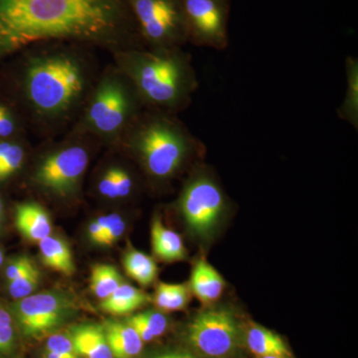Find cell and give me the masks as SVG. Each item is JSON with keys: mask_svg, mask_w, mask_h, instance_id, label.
<instances>
[{"mask_svg": "<svg viewBox=\"0 0 358 358\" xmlns=\"http://www.w3.org/2000/svg\"><path fill=\"white\" fill-rule=\"evenodd\" d=\"M114 358H136L143 352V341L128 322L107 320L103 324Z\"/></svg>", "mask_w": 358, "mask_h": 358, "instance_id": "4fadbf2b", "label": "cell"}, {"mask_svg": "<svg viewBox=\"0 0 358 358\" xmlns=\"http://www.w3.org/2000/svg\"><path fill=\"white\" fill-rule=\"evenodd\" d=\"M76 310V303L69 294L43 292L15 301L13 317L23 338L40 341L64 326Z\"/></svg>", "mask_w": 358, "mask_h": 358, "instance_id": "ba28073f", "label": "cell"}, {"mask_svg": "<svg viewBox=\"0 0 358 358\" xmlns=\"http://www.w3.org/2000/svg\"><path fill=\"white\" fill-rule=\"evenodd\" d=\"M15 343L13 315L0 305V357L10 355L15 348Z\"/></svg>", "mask_w": 358, "mask_h": 358, "instance_id": "484cf974", "label": "cell"}, {"mask_svg": "<svg viewBox=\"0 0 358 358\" xmlns=\"http://www.w3.org/2000/svg\"><path fill=\"white\" fill-rule=\"evenodd\" d=\"M14 129L13 117L9 115L8 110L0 105V136L6 138L10 136Z\"/></svg>", "mask_w": 358, "mask_h": 358, "instance_id": "836d02e7", "label": "cell"}, {"mask_svg": "<svg viewBox=\"0 0 358 358\" xmlns=\"http://www.w3.org/2000/svg\"><path fill=\"white\" fill-rule=\"evenodd\" d=\"M40 277L41 274L38 268L34 266L13 281L8 282L9 294L15 300H21L30 296L38 287Z\"/></svg>", "mask_w": 358, "mask_h": 358, "instance_id": "d4e9b609", "label": "cell"}, {"mask_svg": "<svg viewBox=\"0 0 358 358\" xmlns=\"http://www.w3.org/2000/svg\"><path fill=\"white\" fill-rule=\"evenodd\" d=\"M122 264L127 274L141 286H148L157 279V263L143 252L129 248L124 254Z\"/></svg>", "mask_w": 358, "mask_h": 358, "instance_id": "44dd1931", "label": "cell"}, {"mask_svg": "<svg viewBox=\"0 0 358 358\" xmlns=\"http://www.w3.org/2000/svg\"><path fill=\"white\" fill-rule=\"evenodd\" d=\"M15 225L18 231L33 242H40L51 234L52 224L48 213L37 203L16 206Z\"/></svg>", "mask_w": 358, "mask_h": 358, "instance_id": "5bb4252c", "label": "cell"}, {"mask_svg": "<svg viewBox=\"0 0 358 358\" xmlns=\"http://www.w3.org/2000/svg\"><path fill=\"white\" fill-rule=\"evenodd\" d=\"M86 150L78 145L65 148L48 155L35 171V182L49 192L67 196L76 190L87 166Z\"/></svg>", "mask_w": 358, "mask_h": 358, "instance_id": "8fae6325", "label": "cell"}, {"mask_svg": "<svg viewBox=\"0 0 358 358\" xmlns=\"http://www.w3.org/2000/svg\"><path fill=\"white\" fill-rule=\"evenodd\" d=\"M190 289L200 301L212 303L222 296L225 282L222 275L202 258L193 268Z\"/></svg>", "mask_w": 358, "mask_h": 358, "instance_id": "9a60e30c", "label": "cell"}, {"mask_svg": "<svg viewBox=\"0 0 358 358\" xmlns=\"http://www.w3.org/2000/svg\"><path fill=\"white\" fill-rule=\"evenodd\" d=\"M2 209H3V205H2L1 200H0V212H2Z\"/></svg>", "mask_w": 358, "mask_h": 358, "instance_id": "f35d334b", "label": "cell"}, {"mask_svg": "<svg viewBox=\"0 0 358 358\" xmlns=\"http://www.w3.org/2000/svg\"><path fill=\"white\" fill-rule=\"evenodd\" d=\"M141 103L129 80L126 83L119 78L106 79L94 96L87 119L98 133L117 134L138 119Z\"/></svg>", "mask_w": 358, "mask_h": 358, "instance_id": "9c48e42d", "label": "cell"}, {"mask_svg": "<svg viewBox=\"0 0 358 358\" xmlns=\"http://www.w3.org/2000/svg\"><path fill=\"white\" fill-rule=\"evenodd\" d=\"M42 358H62V357H59V355H56V353L48 352V350H44L43 353H42Z\"/></svg>", "mask_w": 358, "mask_h": 358, "instance_id": "d590c367", "label": "cell"}, {"mask_svg": "<svg viewBox=\"0 0 358 358\" xmlns=\"http://www.w3.org/2000/svg\"><path fill=\"white\" fill-rule=\"evenodd\" d=\"M346 89L345 98L338 109L339 119L358 129V59L348 56L345 59Z\"/></svg>", "mask_w": 358, "mask_h": 358, "instance_id": "ffe728a7", "label": "cell"}, {"mask_svg": "<svg viewBox=\"0 0 358 358\" xmlns=\"http://www.w3.org/2000/svg\"><path fill=\"white\" fill-rule=\"evenodd\" d=\"M143 47L182 48L188 43L182 0H127Z\"/></svg>", "mask_w": 358, "mask_h": 358, "instance_id": "5b68a950", "label": "cell"}, {"mask_svg": "<svg viewBox=\"0 0 358 358\" xmlns=\"http://www.w3.org/2000/svg\"><path fill=\"white\" fill-rule=\"evenodd\" d=\"M190 292L185 285L160 282L155 294V303L159 310L176 312L187 307Z\"/></svg>", "mask_w": 358, "mask_h": 358, "instance_id": "603a6c76", "label": "cell"}, {"mask_svg": "<svg viewBox=\"0 0 358 358\" xmlns=\"http://www.w3.org/2000/svg\"><path fill=\"white\" fill-rule=\"evenodd\" d=\"M121 53L126 76L143 103L173 115L192 103L199 79L192 57L182 48L133 49Z\"/></svg>", "mask_w": 358, "mask_h": 358, "instance_id": "7a4b0ae2", "label": "cell"}, {"mask_svg": "<svg viewBox=\"0 0 358 358\" xmlns=\"http://www.w3.org/2000/svg\"><path fill=\"white\" fill-rule=\"evenodd\" d=\"M179 211L188 228L201 238L209 236L227 209L225 193L210 171L201 166L183 187Z\"/></svg>", "mask_w": 358, "mask_h": 358, "instance_id": "52a82bcc", "label": "cell"}, {"mask_svg": "<svg viewBox=\"0 0 358 358\" xmlns=\"http://www.w3.org/2000/svg\"><path fill=\"white\" fill-rule=\"evenodd\" d=\"M117 196L124 199L133 192L134 180L128 171L117 167Z\"/></svg>", "mask_w": 358, "mask_h": 358, "instance_id": "1f68e13d", "label": "cell"}, {"mask_svg": "<svg viewBox=\"0 0 358 358\" xmlns=\"http://www.w3.org/2000/svg\"><path fill=\"white\" fill-rule=\"evenodd\" d=\"M45 350H48L62 358H81L67 334L54 333L46 338Z\"/></svg>", "mask_w": 358, "mask_h": 358, "instance_id": "4316f807", "label": "cell"}, {"mask_svg": "<svg viewBox=\"0 0 358 358\" xmlns=\"http://www.w3.org/2000/svg\"><path fill=\"white\" fill-rule=\"evenodd\" d=\"M49 42L145 49L127 0H0V58Z\"/></svg>", "mask_w": 358, "mask_h": 358, "instance_id": "6da1fadb", "label": "cell"}, {"mask_svg": "<svg viewBox=\"0 0 358 358\" xmlns=\"http://www.w3.org/2000/svg\"><path fill=\"white\" fill-rule=\"evenodd\" d=\"M99 192L103 196L110 199H119L117 196V167L110 169L101 178L99 183Z\"/></svg>", "mask_w": 358, "mask_h": 358, "instance_id": "4dcf8cb0", "label": "cell"}, {"mask_svg": "<svg viewBox=\"0 0 358 358\" xmlns=\"http://www.w3.org/2000/svg\"><path fill=\"white\" fill-rule=\"evenodd\" d=\"M24 159L22 148L17 145H11L8 152L0 162V179L10 176L20 169Z\"/></svg>", "mask_w": 358, "mask_h": 358, "instance_id": "83f0119b", "label": "cell"}, {"mask_svg": "<svg viewBox=\"0 0 358 358\" xmlns=\"http://www.w3.org/2000/svg\"><path fill=\"white\" fill-rule=\"evenodd\" d=\"M124 230H126V224L124 219L119 214H109V223L103 231L102 246H112L115 242L119 241Z\"/></svg>", "mask_w": 358, "mask_h": 358, "instance_id": "f1b7e54d", "label": "cell"}, {"mask_svg": "<svg viewBox=\"0 0 358 358\" xmlns=\"http://www.w3.org/2000/svg\"><path fill=\"white\" fill-rule=\"evenodd\" d=\"M32 58L26 68L24 90L33 110L45 117H60L83 96L87 72L69 52L54 50Z\"/></svg>", "mask_w": 358, "mask_h": 358, "instance_id": "277c9868", "label": "cell"}, {"mask_svg": "<svg viewBox=\"0 0 358 358\" xmlns=\"http://www.w3.org/2000/svg\"><path fill=\"white\" fill-rule=\"evenodd\" d=\"M257 358H291V357H280V355H268V357H257Z\"/></svg>", "mask_w": 358, "mask_h": 358, "instance_id": "8d00e7d4", "label": "cell"}, {"mask_svg": "<svg viewBox=\"0 0 358 358\" xmlns=\"http://www.w3.org/2000/svg\"><path fill=\"white\" fill-rule=\"evenodd\" d=\"M88 231L90 239H91V241H93L94 243L98 245H102L103 236V230L96 220L94 221V222L90 224Z\"/></svg>", "mask_w": 358, "mask_h": 358, "instance_id": "e575fe53", "label": "cell"}, {"mask_svg": "<svg viewBox=\"0 0 358 358\" xmlns=\"http://www.w3.org/2000/svg\"><path fill=\"white\" fill-rule=\"evenodd\" d=\"M188 43L226 50L229 46L230 0H182Z\"/></svg>", "mask_w": 358, "mask_h": 358, "instance_id": "30bf717a", "label": "cell"}, {"mask_svg": "<svg viewBox=\"0 0 358 358\" xmlns=\"http://www.w3.org/2000/svg\"><path fill=\"white\" fill-rule=\"evenodd\" d=\"M189 350L201 358H237L244 345V331L228 308L200 312L186 327Z\"/></svg>", "mask_w": 358, "mask_h": 358, "instance_id": "8992f818", "label": "cell"}, {"mask_svg": "<svg viewBox=\"0 0 358 358\" xmlns=\"http://www.w3.org/2000/svg\"><path fill=\"white\" fill-rule=\"evenodd\" d=\"M2 219V212H0V222H1Z\"/></svg>", "mask_w": 358, "mask_h": 358, "instance_id": "ab89813d", "label": "cell"}, {"mask_svg": "<svg viewBox=\"0 0 358 358\" xmlns=\"http://www.w3.org/2000/svg\"><path fill=\"white\" fill-rule=\"evenodd\" d=\"M129 145L150 178L167 180L193 159L204 145L173 114L152 110L133 124Z\"/></svg>", "mask_w": 358, "mask_h": 358, "instance_id": "3957f363", "label": "cell"}, {"mask_svg": "<svg viewBox=\"0 0 358 358\" xmlns=\"http://www.w3.org/2000/svg\"><path fill=\"white\" fill-rule=\"evenodd\" d=\"M38 246L42 262L46 267L63 275L74 274L75 264L72 252L64 240L49 235L38 242Z\"/></svg>", "mask_w": 358, "mask_h": 358, "instance_id": "d6986e66", "label": "cell"}, {"mask_svg": "<svg viewBox=\"0 0 358 358\" xmlns=\"http://www.w3.org/2000/svg\"><path fill=\"white\" fill-rule=\"evenodd\" d=\"M150 301L145 292L128 284H122L100 303L103 312L113 315H124L147 305Z\"/></svg>", "mask_w": 358, "mask_h": 358, "instance_id": "ac0fdd59", "label": "cell"}, {"mask_svg": "<svg viewBox=\"0 0 358 358\" xmlns=\"http://www.w3.org/2000/svg\"><path fill=\"white\" fill-rule=\"evenodd\" d=\"M152 244L155 256L164 262L185 260L187 256L181 237L178 233L164 226L159 217L152 220Z\"/></svg>", "mask_w": 358, "mask_h": 358, "instance_id": "e0dca14e", "label": "cell"}, {"mask_svg": "<svg viewBox=\"0 0 358 358\" xmlns=\"http://www.w3.org/2000/svg\"><path fill=\"white\" fill-rule=\"evenodd\" d=\"M4 257H3V252L1 251V249H0V266L2 265V263H3Z\"/></svg>", "mask_w": 358, "mask_h": 358, "instance_id": "74e56055", "label": "cell"}, {"mask_svg": "<svg viewBox=\"0 0 358 358\" xmlns=\"http://www.w3.org/2000/svg\"><path fill=\"white\" fill-rule=\"evenodd\" d=\"M68 336L81 358H114L103 324H74L68 329Z\"/></svg>", "mask_w": 358, "mask_h": 358, "instance_id": "7c38bea8", "label": "cell"}, {"mask_svg": "<svg viewBox=\"0 0 358 358\" xmlns=\"http://www.w3.org/2000/svg\"><path fill=\"white\" fill-rule=\"evenodd\" d=\"M90 281V288L100 300H105L124 284L117 268L110 265H96L92 268Z\"/></svg>", "mask_w": 358, "mask_h": 358, "instance_id": "cb8c5ba5", "label": "cell"}, {"mask_svg": "<svg viewBox=\"0 0 358 358\" xmlns=\"http://www.w3.org/2000/svg\"><path fill=\"white\" fill-rule=\"evenodd\" d=\"M244 345L256 357L280 355L291 357L281 336L259 324H252L244 331Z\"/></svg>", "mask_w": 358, "mask_h": 358, "instance_id": "2e32d148", "label": "cell"}, {"mask_svg": "<svg viewBox=\"0 0 358 358\" xmlns=\"http://www.w3.org/2000/svg\"><path fill=\"white\" fill-rule=\"evenodd\" d=\"M126 322L129 326L134 327L143 343H150L164 336L169 327L166 315L157 310H147V312L136 313L129 317Z\"/></svg>", "mask_w": 358, "mask_h": 358, "instance_id": "7402d4cb", "label": "cell"}, {"mask_svg": "<svg viewBox=\"0 0 358 358\" xmlns=\"http://www.w3.org/2000/svg\"><path fill=\"white\" fill-rule=\"evenodd\" d=\"M145 358H201L189 348H171L160 350L148 355Z\"/></svg>", "mask_w": 358, "mask_h": 358, "instance_id": "d6a6232c", "label": "cell"}, {"mask_svg": "<svg viewBox=\"0 0 358 358\" xmlns=\"http://www.w3.org/2000/svg\"><path fill=\"white\" fill-rule=\"evenodd\" d=\"M35 263L28 256H20L13 259L6 268L7 282L13 281L16 278L24 274L26 271L34 267Z\"/></svg>", "mask_w": 358, "mask_h": 358, "instance_id": "f546056e", "label": "cell"}]
</instances>
